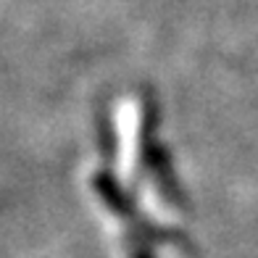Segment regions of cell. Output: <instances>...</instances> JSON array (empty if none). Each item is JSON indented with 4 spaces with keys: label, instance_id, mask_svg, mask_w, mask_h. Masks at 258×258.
Listing matches in <instances>:
<instances>
[{
    "label": "cell",
    "instance_id": "obj_1",
    "mask_svg": "<svg viewBox=\"0 0 258 258\" xmlns=\"http://www.w3.org/2000/svg\"><path fill=\"white\" fill-rule=\"evenodd\" d=\"M92 184H95V190L100 195V201L108 206L116 216H132V206H129V201L124 198L121 187L116 184V179L111 177V174H98L95 179H92Z\"/></svg>",
    "mask_w": 258,
    "mask_h": 258
}]
</instances>
